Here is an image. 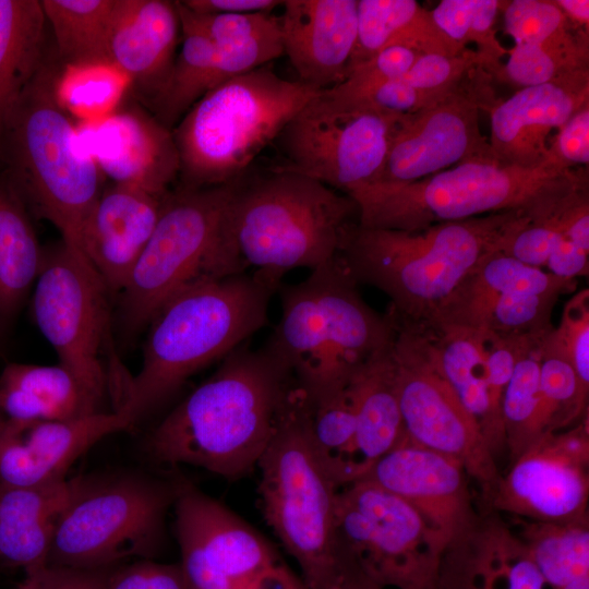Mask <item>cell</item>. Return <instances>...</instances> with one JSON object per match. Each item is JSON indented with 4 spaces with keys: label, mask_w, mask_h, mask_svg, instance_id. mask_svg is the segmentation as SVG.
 Wrapping results in <instances>:
<instances>
[{
    "label": "cell",
    "mask_w": 589,
    "mask_h": 589,
    "mask_svg": "<svg viewBox=\"0 0 589 589\" xmlns=\"http://www.w3.org/2000/svg\"><path fill=\"white\" fill-rule=\"evenodd\" d=\"M297 383L265 345L239 346L149 433L146 454L227 479L250 473L290 406Z\"/></svg>",
    "instance_id": "1"
},
{
    "label": "cell",
    "mask_w": 589,
    "mask_h": 589,
    "mask_svg": "<svg viewBox=\"0 0 589 589\" xmlns=\"http://www.w3.org/2000/svg\"><path fill=\"white\" fill-rule=\"evenodd\" d=\"M278 288L244 272L196 281L173 296L149 323L141 369L113 410L134 426L189 377L264 327Z\"/></svg>",
    "instance_id": "2"
},
{
    "label": "cell",
    "mask_w": 589,
    "mask_h": 589,
    "mask_svg": "<svg viewBox=\"0 0 589 589\" xmlns=\"http://www.w3.org/2000/svg\"><path fill=\"white\" fill-rule=\"evenodd\" d=\"M529 220L524 212L508 211L412 231L356 223L338 257L358 285L383 291L400 320L428 326L464 277Z\"/></svg>",
    "instance_id": "3"
},
{
    "label": "cell",
    "mask_w": 589,
    "mask_h": 589,
    "mask_svg": "<svg viewBox=\"0 0 589 589\" xmlns=\"http://www.w3.org/2000/svg\"><path fill=\"white\" fill-rule=\"evenodd\" d=\"M277 291L281 315L265 346L289 368L310 405L344 389L394 341V313L382 315L363 300L338 255Z\"/></svg>",
    "instance_id": "4"
},
{
    "label": "cell",
    "mask_w": 589,
    "mask_h": 589,
    "mask_svg": "<svg viewBox=\"0 0 589 589\" xmlns=\"http://www.w3.org/2000/svg\"><path fill=\"white\" fill-rule=\"evenodd\" d=\"M587 187V170L564 169L551 159L536 168L472 160L414 182H375L348 195L360 226L412 231L508 211L543 219Z\"/></svg>",
    "instance_id": "5"
},
{
    "label": "cell",
    "mask_w": 589,
    "mask_h": 589,
    "mask_svg": "<svg viewBox=\"0 0 589 589\" xmlns=\"http://www.w3.org/2000/svg\"><path fill=\"white\" fill-rule=\"evenodd\" d=\"M259 495L263 516L309 589H346L358 570L337 534L340 486L316 446L309 404L298 388L262 454Z\"/></svg>",
    "instance_id": "6"
},
{
    "label": "cell",
    "mask_w": 589,
    "mask_h": 589,
    "mask_svg": "<svg viewBox=\"0 0 589 589\" xmlns=\"http://www.w3.org/2000/svg\"><path fill=\"white\" fill-rule=\"evenodd\" d=\"M358 207L347 194L281 168L235 182L226 211L231 245L244 268L276 286L283 275L311 271L339 254Z\"/></svg>",
    "instance_id": "7"
},
{
    "label": "cell",
    "mask_w": 589,
    "mask_h": 589,
    "mask_svg": "<svg viewBox=\"0 0 589 589\" xmlns=\"http://www.w3.org/2000/svg\"><path fill=\"white\" fill-rule=\"evenodd\" d=\"M60 67L58 57L46 55L7 120L0 158L3 177L27 208L76 244L104 177L80 147L76 124L57 99Z\"/></svg>",
    "instance_id": "8"
},
{
    "label": "cell",
    "mask_w": 589,
    "mask_h": 589,
    "mask_svg": "<svg viewBox=\"0 0 589 589\" xmlns=\"http://www.w3.org/2000/svg\"><path fill=\"white\" fill-rule=\"evenodd\" d=\"M320 92L279 76L268 64L207 92L171 130L179 157V187L209 188L242 178Z\"/></svg>",
    "instance_id": "9"
},
{
    "label": "cell",
    "mask_w": 589,
    "mask_h": 589,
    "mask_svg": "<svg viewBox=\"0 0 589 589\" xmlns=\"http://www.w3.org/2000/svg\"><path fill=\"white\" fill-rule=\"evenodd\" d=\"M236 181L201 189L178 187L164 196L156 227L121 291L125 330L148 326L173 296L196 281L245 272L226 227Z\"/></svg>",
    "instance_id": "10"
},
{
    "label": "cell",
    "mask_w": 589,
    "mask_h": 589,
    "mask_svg": "<svg viewBox=\"0 0 589 589\" xmlns=\"http://www.w3.org/2000/svg\"><path fill=\"white\" fill-rule=\"evenodd\" d=\"M178 481L139 471L81 476L57 521L48 565L99 569L153 560L167 540Z\"/></svg>",
    "instance_id": "11"
},
{
    "label": "cell",
    "mask_w": 589,
    "mask_h": 589,
    "mask_svg": "<svg viewBox=\"0 0 589 589\" xmlns=\"http://www.w3.org/2000/svg\"><path fill=\"white\" fill-rule=\"evenodd\" d=\"M109 289L80 248L61 241L44 250L35 281L33 315L59 364L103 404L120 385L106 359L110 353Z\"/></svg>",
    "instance_id": "12"
},
{
    "label": "cell",
    "mask_w": 589,
    "mask_h": 589,
    "mask_svg": "<svg viewBox=\"0 0 589 589\" xmlns=\"http://www.w3.org/2000/svg\"><path fill=\"white\" fill-rule=\"evenodd\" d=\"M337 534L346 558L388 589H435L443 554L405 500L366 480L338 491Z\"/></svg>",
    "instance_id": "13"
},
{
    "label": "cell",
    "mask_w": 589,
    "mask_h": 589,
    "mask_svg": "<svg viewBox=\"0 0 589 589\" xmlns=\"http://www.w3.org/2000/svg\"><path fill=\"white\" fill-rule=\"evenodd\" d=\"M394 316L392 358L405 435L417 445L458 460L491 496L501 478L493 453L443 377L429 330Z\"/></svg>",
    "instance_id": "14"
},
{
    "label": "cell",
    "mask_w": 589,
    "mask_h": 589,
    "mask_svg": "<svg viewBox=\"0 0 589 589\" xmlns=\"http://www.w3.org/2000/svg\"><path fill=\"white\" fill-rule=\"evenodd\" d=\"M395 119L321 91L274 143L286 159L285 169L348 195L378 181Z\"/></svg>",
    "instance_id": "15"
},
{
    "label": "cell",
    "mask_w": 589,
    "mask_h": 589,
    "mask_svg": "<svg viewBox=\"0 0 589 589\" xmlns=\"http://www.w3.org/2000/svg\"><path fill=\"white\" fill-rule=\"evenodd\" d=\"M172 509L188 589H248L283 562L252 526L184 478Z\"/></svg>",
    "instance_id": "16"
},
{
    "label": "cell",
    "mask_w": 589,
    "mask_h": 589,
    "mask_svg": "<svg viewBox=\"0 0 589 589\" xmlns=\"http://www.w3.org/2000/svg\"><path fill=\"white\" fill-rule=\"evenodd\" d=\"M471 75L457 88L395 119L377 182L409 183L472 160H496L480 130L493 99Z\"/></svg>",
    "instance_id": "17"
},
{
    "label": "cell",
    "mask_w": 589,
    "mask_h": 589,
    "mask_svg": "<svg viewBox=\"0 0 589 589\" xmlns=\"http://www.w3.org/2000/svg\"><path fill=\"white\" fill-rule=\"evenodd\" d=\"M514 460L491 495L497 508L539 522L585 520L588 414L565 432L540 437Z\"/></svg>",
    "instance_id": "18"
},
{
    "label": "cell",
    "mask_w": 589,
    "mask_h": 589,
    "mask_svg": "<svg viewBox=\"0 0 589 589\" xmlns=\"http://www.w3.org/2000/svg\"><path fill=\"white\" fill-rule=\"evenodd\" d=\"M466 476L458 460L417 445L404 434L360 479L382 486L412 506L444 555L473 529Z\"/></svg>",
    "instance_id": "19"
},
{
    "label": "cell",
    "mask_w": 589,
    "mask_h": 589,
    "mask_svg": "<svg viewBox=\"0 0 589 589\" xmlns=\"http://www.w3.org/2000/svg\"><path fill=\"white\" fill-rule=\"evenodd\" d=\"M80 147L111 183L134 187L164 197L179 176L171 130L142 104H128L76 124Z\"/></svg>",
    "instance_id": "20"
},
{
    "label": "cell",
    "mask_w": 589,
    "mask_h": 589,
    "mask_svg": "<svg viewBox=\"0 0 589 589\" xmlns=\"http://www.w3.org/2000/svg\"><path fill=\"white\" fill-rule=\"evenodd\" d=\"M133 428L111 410L72 420H0V481L21 486L67 479L71 466L103 438Z\"/></svg>",
    "instance_id": "21"
},
{
    "label": "cell",
    "mask_w": 589,
    "mask_h": 589,
    "mask_svg": "<svg viewBox=\"0 0 589 589\" xmlns=\"http://www.w3.org/2000/svg\"><path fill=\"white\" fill-rule=\"evenodd\" d=\"M589 104V69L551 82L519 88L505 100L492 101L489 143L505 165L536 168L549 159L550 135Z\"/></svg>",
    "instance_id": "22"
},
{
    "label": "cell",
    "mask_w": 589,
    "mask_h": 589,
    "mask_svg": "<svg viewBox=\"0 0 589 589\" xmlns=\"http://www.w3.org/2000/svg\"><path fill=\"white\" fill-rule=\"evenodd\" d=\"M281 44L301 83L317 91L348 76L357 40L358 0H286Z\"/></svg>",
    "instance_id": "23"
},
{
    "label": "cell",
    "mask_w": 589,
    "mask_h": 589,
    "mask_svg": "<svg viewBox=\"0 0 589 589\" xmlns=\"http://www.w3.org/2000/svg\"><path fill=\"white\" fill-rule=\"evenodd\" d=\"M164 197L111 183L87 214L76 245L110 292H121L159 218Z\"/></svg>",
    "instance_id": "24"
},
{
    "label": "cell",
    "mask_w": 589,
    "mask_h": 589,
    "mask_svg": "<svg viewBox=\"0 0 589 589\" xmlns=\"http://www.w3.org/2000/svg\"><path fill=\"white\" fill-rule=\"evenodd\" d=\"M180 35L176 1L119 0L107 43V60L130 80L144 107L165 89Z\"/></svg>",
    "instance_id": "25"
},
{
    "label": "cell",
    "mask_w": 589,
    "mask_h": 589,
    "mask_svg": "<svg viewBox=\"0 0 589 589\" xmlns=\"http://www.w3.org/2000/svg\"><path fill=\"white\" fill-rule=\"evenodd\" d=\"M182 44L163 93L145 107L172 130L207 92L236 76L267 65L280 55L271 37L215 46L205 37L181 31Z\"/></svg>",
    "instance_id": "26"
},
{
    "label": "cell",
    "mask_w": 589,
    "mask_h": 589,
    "mask_svg": "<svg viewBox=\"0 0 589 589\" xmlns=\"http://www.w3.org/2000/svg\"><path fill=\"white\" fill-rule=\"evenodd\" d=\"M435 589H550L526 544L502 527L472 529L443 555Z\"/></svg>",
    "instance_id": "27"
},
{
    "label": "cell",
    "mask_w": 589,
    "mask_h": 589,
    "mask_svg": "<svg viewBox=\"0 0 589 589\" xmlns=\"http://www.w3.org/2000/svg\"><path fill=\"white\" fill-rule=\"evenodd\" d=\"M80 481L81 476L35 486L0 481V560L24 572L48 565L57 521Z\"/></svg>",
    "instance_id": "28"
},
{
    "label": "cell",
    "mask_w": 589,
    "mask_h": 589,
    "mask_svg": "<svg viewBox=\"0 0 589 589\" xmlns=\"http://www.w3.org/2000/svg\"><path fill=\"white\" fill-rule=\"evenodd\" d=\"M576 279L557 277L502 252L483 257L459 283L425 327L459 326L481 329L492 305L516 292L575 290Z\"/></svg>",
    "instance_id": "29"
},
{
    "label": "cell",
    "mask_w": 589,
    "mask_h": 589,
    "mask_svg": "<svg viewBox=\"0 0 589 589\" xmlns=\"http://www.w3.org/2000/svg\"><path fill=\"white\" fill-rule=\"evenodd\" d=\"M111 411L61 364L10 363L0 374V416L12 420H72Z\"/></svg>",
    "instance_id": "30"
},
{
    "label": "cell",
    "mask_w": 589,
    "mask_h": 589,
    "mask_svg": "<svg viewBox=\"0 0 589 589\" xmlns=\"http://www.w3.org/2000/svg\"><path fill=\"white\" fill-rule=\"evenodd\" d=\"M392 346L361 365L347 384L356 417V480L392 450L405 434Z\"/></svg>",
    "instance_id": "31"
},
{
    "label": "cell",
    "mask_w": 589,
    "mask_h": 589,
    "mask_svg": "<svg viewBox=\"0 0 589 589\" xmlns=\"http://www.w3.org/2000/svg\"><path fill=\"white\" fill-rule=\"evenodd\" d=\"M438 369L477 422L491 452L505 444L502 419L495 413L488 384L485 330L459 326L425 327Z\"/></svg>",
    "instance_id": "32"
},
{
    "label": "cell",
    "mask_w": 589,
    "mask_h": 589,
    "mask_svg": "<svg viewBox=\"0 0 589 589\" xmlns=\"http://www.w3.org/2000/svg\"><path fill=\"white\" fill-rule=\"evenodd\" d=\"M392 46L443 56H457L467 49L449 39L431 11L414 0H358L357 40L349 71Z\"/></svg>",
    "instance_id": "33"
},
{
    "label": "cell",
    "mask_w": 589,
    "mask_h": 589,
    "mask_svg": "<svg viewBox=\"0 0 589 589\" xmlns=\"http://www.w3.org/2000/svg\"><path fill=\"white\" fill-rule=\"evenodd\" d=\"M38 0H0V137L7 120L47 52Z\"/></svg>",
    "instance_id": "34"
},
{
    "label": "cell",
    "mask_w": 589,
    "mask_h": 589,
    "mask_svg": "<svg viewBox=\"0 0 589 589\" xmlns=\"http://www.w3.org/2000/svg\"><path fill=\"white\" fill-rule=\"evenodd\" d=\"M44 259L28 208L0 178V320L11 317L36 281Z\"/></svg>",
    "instance_id": "35"
},
{
    "label": "cell",
    "mask_w": 589,
    "mask_h": 589,
    "mask_svg": "<svg viewBox=\"0 0 589 589\" xmlns=\"http://www.w3.org/2000/svg\"><path fill=\"white\" fill-rule=\"evenodd\" d=\"M63 67L109 63L107 43L119 0H40Z\"/></svg>",
    "instance_id": "36"
},
{
    "label": "cell",
    "mask_w": 589,
    "mask_h": 589,
    "mask_svg": "<svg viewBox=\"0 0 589 589\" xmlns=\"http://www.w3.org/2000/svg\"><path fill=\"white\" fill-rule=\"evenodd\" d=\"M501 12L515 44L539 46L569 71L589 69L588 31L570 23L552 0L503 1Z\"/></svg>",
    "instance_id": "37"
},
{
    "label": "cell",
    "mask_w": 589,
    "mask_h": 589,
    "mask_svg": "<svg viewBox=\"0 0 589 589\" xmlns=\"http://www.w3.org/2000/svg\"><path fill=\"white\" fill-rule=\"evenodd\" d=\"M524 543L550 589H589V530L585 520L529 526Z\"/></svg>",
    "instance_id": "38"
},
{
    "label": "cell",
    "mask_w": 589,
    "mask_h": 589,
    "mask_svg": "<svg viewBox=\"0 0 589 589\" xmlns=\"http://www.w3.org/2000/svg\"><path fill=\"white\" fill-rule=\"evenodd\" d=\"M129 87L130 80L110 63L61 64L56 80L59 104L80 122L96 120L116 110Z\"/></svg>",
    "instance_id": "39"
},
{
    "label": "cell",
    "mask_w": 589,
    "mask_h": 589,
    "mask_svg": "<svg viewBox=\"0 0 589 589\" xmlns=\"http://www.w3.org/2000/svg\"><path fill=\"white\" fill-rule=\"evenodd\" d=\"M503 1L498 0H442L431 10L438 28L457 45L476 46L483 70L494 75L507 56L494 28Z\"/></svg>",
    "instance_id": "40"
},
{
    "label": "cell",
    "mask_w": 589,
    "mask_h": 589,
    "mask_svg": "<svg viewBox=\"0 0 589 589\" xmlns=\"http://www.w3.org/2000/svg\"><path fill=\"white\" fill-rule=\"evenodd\" d=\"M501 412L505 444L515 459L542 437L539 347L517 363L504 390Z\"/></svg>",
    "instance_id": "41"
},
{
    "label": "cell",
    "mask_w": 589,
    "mask_h": 589,
    "mask_svg": "<svg viewBox=\"0 0 589 589\" xmlns=\"http://www.w3.org/2000/svg\"><path fill=\"white\" fill-rule=\"evenodd\" d=\"M539 352L540 418L544 436L582 420L589 392L585 390L574 369L563 357L540 346Z\"/></svg>",
    "instance_id": "42"
},
{
    "label": "cell",
    "mask_w": 589,
    "mask_h": 589,
    "mask_svg": "<svg viewBox=\"0 0 589 589\" xmlns=\"http://www.w3.org/2000/svg\"><path fill=\"white\" fill-rule=\"evenodd\" d=\"M561 296L560 292L506 294L492 305L481 329L542 341L553 328L552 311Z\"/></svg>",
    "instance_id": "43"
},
{
    "label": "cell",
    "mask_w": 589,
    "mask_h": 589,
    "mask_svg": "<svg viewBox=\"0 0 589 589\" xmlns=\"http://www.w3.org/2000/svg\"><path fill=\"white\" fill-rule=\"evenodd\" d=\"M181 31L192 32L215 46L239 44L280 33L279 16L272 12L200 14L176 1Z\"/></svg>",
    "instance_id": "44"
},
{
    "label": "cell",
    "mask_w": 589,
    "mask_h": 589,
    "mask_svg": "<svg viewBox=\"0 0 589 589\" xmlns=\"http://www.w3.org/2000/svg\"><path fill=\"white\" fill-rule=\"evenodd\" d=\"M541 348L563 357L589 392V290L577 291L565 303L557 327L542 339Z\"/></svg>",
    "instance_id": "45"
},
{
    "label": "cell",
    "mask_w": 589,
    "mask_h": 589,
    "mask_svg": "<svg viewBox=\"0 0 589 589\" xmlns=\"http://www.w3.org/2000/svg\"><path fill=\"white\" fill-rule=\"evenodd\" d=\"M478 69L483 70L481 57L467 48L457 56L421 55L404 77L424 94L442 96L460 86Z\"/></svg>",
    "instance_id": "46"
},
{
    "label": "cell",
    "mask_w": 589,
    "mask_h": 589,
    "mask_svg": "<svg viewBox=\"0 0 589 589\" xmlns=\"http://www.w3.org/2000/svg\"><path fill=\"white\" fill-rule=\"evenodd\" d=\"M420 56V52L402 46L384 48L352 68L341 84L328 91L346 98L380 83L404 77Z\"/></svg>",
    "instance_id": "47"
},
{
    "label": "cell",
    "mask_w": 589,
    "mask_h": 589,
    "mask_svg": "<svg viewBox=\"0 0 589 589\" xmlns=\"http://www.w3.org/2000/svg\"><path fill=\"white\" fill-rule=\"evenodd\" d=\"M572 72L576 71L567 70L539 46L514 44L513 48L507 50L506 62L502 63L493 76L524 88L551 82Z\"/></svg>",
    "instance_id": "48"
},
{
    "label": "cell",
    "mask_w": 589,
    "mask_h": 589,
    "mask_svg": "<svg viewBox=\"0 0 589 589\" xmlns=\"http://www.w3.org/2000/svg\"><path fill=\"white\" fill-rule=\"evenodd\" d=\"M334 96L348 104L394 117L414 112L441 97L431 96L416 89L405 77L380 83L351 97Z\"/></svg>",
    "instance_id": "49"
},
{
    "label": "cell",
    "mask_w": 589,
    "mask_h": 589,
    "mask_svg": "<svg viewBox=\"0 0 589 589\" xmlns=\"http://www.w3.org/2000/svg\"><path fill=\"white\" fill-rule=\"evenodd\" d=\"M560 235L556 212L543 219L529 220L515 230L505 241L501 252L527 265L542 268L554 250Z\"/></svg>",
    "instance_id": "50"
},
{
    "label": "cell",
    "mask_w": 589,
    "mask_h": 589,
    "mask_svg": "<svg viewBox=\"0 0 589 589\" xmlns=\"http://www.w3.org/2000/svg\"><path fill=\"white\" fill-rule=\"evenodd\" d=\"M105 589H188L179 563L137 560L111 569Z\"/></svg>",
    "instance_id": "51"
},
{
    "label": "cell",
    "mask_w": 589,
    "mask_h": 589,
    "mask_svg": "<svg viewBox=\"0 0 589 589\" xmlns=\"http://www.w3.org/2000/svg\"><path fill=\"white\" fill-rule=\"evenodd\" d=\"M549 159L564 169L589 164V104L584 105L556 131L549 144Z\"/></svg>",
    "instance_id": "52"
},
{
    "label": "cell",
    "mask_w": 589,
    "mask_h": 589,
    "mask_svg": "<svg viewBox=\"0 0 589 589\" xmlns=\"http://www.w3.org/2000/svg\"><path fill=\"white\" fill-rule=\"evenodd\" d=\"M111 569L45 565L25 572L23 580L14 589H105Z\"/></svg>",
    "instance_id": "53"
},
{
    "label": "cell",
    "mask_w": 589,
    "mask_h": 589,
    "mask_svg": "<svg viewBox=\"0 0 589 589\" xmlns=\"http://www.w3.org/2000/svg\"><path fill=\"white\" fill-rule=\"evenodd\" d=\"M544 267L549 269V273L562 278L576 279L587 276L589 251L560 235Z\"/></svg>",
    "instance_id": "54"
},
{
    "label": "cell",
    "mask_w": 589,
    "mask_h": 589,
    "mask_svg": "<svg viewBox=\"0 0 589 589\" xmlns=\"http://www.w3.org/2000/svg\"><path fill=\"white\" fill-rule=\"evenodd\" d=\"M188 10L200 14L273 12L284 1L277 0H182Z\"/></svg>",
    "instance_id": "55"
},
{
    "label": "cell",
    "mask_w": 589,
    "mask_h": 589,
    "mask_svg": "<svg viewBox=\"0 0 589 589\" xmlns=\"http://www.w3.org/2000/svg\"><path fill=\"white\" fill-rule=\"evenodd\" d=\"M248 589H309L284 562L266 572Z\"/></svg>",
    "instance_id": "56"
},
{
    "label": "cell",
    "mask_w": 589,
    "mask_h": 589,
    "mask_svg": "<svg viewBox=\"0 0 589 589\" xmlns=\"http://www.w3.org/2000/svg\"><path fill=\"white\" fill-rule=\"evenodd\" d=\"M563 12L566 19L575 26L588 31L589 1L588 0H552Z\"/></svg>",
    "instance_id": "57"
},
{
    "label": "cell",
    "mask_w": 589,
    "mask_h": 589,
    "mask_svg": "<svg viewBox=\"0 0 589 589\" xmlns=\"http://www.w3.org/2000/svg\"><path fill=\"white\" fill-rule=\"evenodd\" d=\"M347 589H384L366 577L362 576L351 582V585Z\"/></svg>",
    "instance_id": "58"
},
{
    "label": "cell",
    "mask_w": 589,
    "mask_h": 589,
    "mask_svg": "<svg viewBox=\"0 0 589 589\" xmlns=\"http://www.w3.org/2000/svg\"><path fill=\"white\" fill-rule=\"evenodd\" d=\"M0 334H1V326H0Z\"/></svg>",
    "instance_id": "59"
},
{
    "label": "cell",
    "mask_w": 589,
    "mask_h": 589,
    "mask_svg": "<svg viewBox=\"0 0 589 589\" xmlns=\"http://www.w3.org/2000/svg\"><path fill=\"white\" fill-rule=\"evenodd\" d=\"M2 419V417L0 416V420Z\"/></svg>",
    "instance_id": "60"
}]
</instances>
